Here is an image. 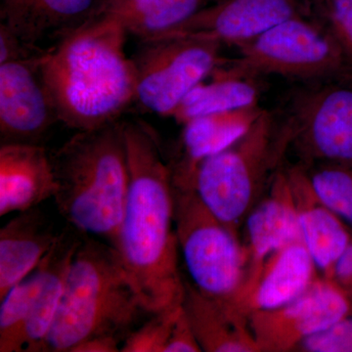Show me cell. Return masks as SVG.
<instances>
[{
  "instance_id": "cell-11",
  "label": "cell",
  "mask_w": 352,
  "mask_h": 352,
  "mask_svg": "<svg viewBox=\"0 0 352 352\" xmlns=\"http://www.w3.org/2000/svg\"><path fill=\"white\" fill-rule=\"evenodd\" d=\"M352 311V300L333 279L318 278L283 307L248 314L261 352L295 351L298 344Z\"/></svg>"
},
{
  "instance_id": "cell-12",
  "label": "cell",
  "mask_w": 352,
  "mask_h": 352,
  "mask_svg": "<svg viewBox=\"0 0 352 352\" xmlns=\"http://www.w3.org/2000/svg\"><path fill=\"white\" fill-rule=\"evenodd\" d=\"M307 10L308 0H223L210 8L200 9L156 38H192L236 45L284 21L305 16Z\"/></svg>"
},
{
  "instance_id": "cell-16",
  "label": "cell",
  "mask_w": 352,
  "mask_h": 352,
  "mask_svg": "<svg viewBox=\"0 0 352 352\" xmlns=\"http://www.w3.org/2000/svg\"><path fill=\"white\" fill-rule=\"evenodd\" d=\"M54 173L50 153L31 143L0 147V217L38 207L53 198Z\"/></svg>"
},
{
  "instance_id": "cell-5",
  "label": "cell",
  "mask_w": 352,
  "mask_h": 352,
  "mask_svg": "<svg viewBox=\"0 0 352 352\" xmlns=\"http://www.w3.org/2000/svg\"><path fill=\"white\" fill-rule=\"evenodd\" d=\"M289 141L285 118L263 110L235 142L197 164L190 185L208 210L239 234L281 168Z\"/></svg>"
},
{
  "instance_id": "cell-24",
  "label": "cell",
  "mask_w": 352,
  "mask_h": 352,
  "mask_svg": "<svg viewBox=\"0 0 352 352\" xmlns=\"http://www.w3.org/2000/svg\"><path fill=\"white\" fill-rule=\"evenodd\" d=\"M307 173L322 203L352 224V164H318Z\"/></svg>"
},
{
  "instance_id": "cell-17",
  "label": "cell",
  "mask_w": 352,
  "mask_h": 352,
  "mask_svg": "<svg viewBox=\"0 0 352 352\" xmlns=\"http://www.w3.org/2000/svg\"><path fill=\"white\" fill-rule=\"evenodd\" d=\"M298 210L302 241L324 277L333 268L352 239L344 220L315 194L305 166L287 168Z\"/></svg>"
},
{
  "instance_id": "cell-2",
  "label": "cell",
  "mask_w": 352,
  "mask_h": 352,
  "mask_svg": "<svg viewBox=\"0 0 352 352\" xmlns=\"http://www.w3.org/2000/svg\"><path fill=\"white\" fill-rule=\"evenodd\" d=\"M126 34L119 23L96 14L43 55L41 76L59 122L76 131H91L117 122L135 100Z\"/></svg>"
},
{
  "instance_id": "cell-27",
  "label": "cell",
  "mask_w": 352,
  "mask_h": 352,
  "mask_svg": "<svg viewBox=\"0 0 352 352\" xmlns=\"http://www.w3.org/2000/svg\"><path fill=\"white\" fill-rule=\"evenodd\" d=\"M323 23L352 62V0H322Z\"/></svg>"
},
{
  "instance_id": "cell-3",
  "label": "cell",
  "mask_w": 352,
  "mask_h": 352,
  "mask_svg": "<svg viewBox=\"0 0 352 352\" xmlns=\"http://www.w3.org/2000/svg\"><path fill=\"white\" fill-rule=\"evenodd\" d=\"M144 314H149L117 250L80 240L41 351L72 352L85 340L105 336L124 342Z\"/></svg>"
},
{
  "instance_id": "cell-4",
  "label": "cell",
  "mask_w": 352,
  "mask_h": 352,
  "mask_svg": "<svg viewBox=\"0 0 352 352\" xmlns=\"http://www.w3.org/2000/svg\"><path fill=\"white\" fill-rule=\"evenodd\" d=\"M53 199L69 224L113 243L129 190V162L122 122L78 131L50 154Z\"/></svg>"
},
{
  "instance_id": "cell-29",
  "label": "cell",
  "mask_w": 352,
  "mask_h": 352,
  "mask_svg": "<svg viewBox=\"0 0 352 352\" xmlns=\"http://www.w3.org/2000/svg\"><path fill=\"white\" fill-rule=\"evenodd\" d=\"M200 344L195 337L188 318L185 314L184 309L178 315L170 339L166 344L164 352H200Z\"/></svg>"
},
{
  "instance_id": "cell-10",
  "label": "cell",
  "mask_w": 352,
  "mask_h": 352,
  "mask_svg": "<svg viewBox=\"0 0 352 352\" xmlns=\"http://www.w3.org/2000/svg\"><path fill=\"white\" fill-rule=\"evenodd\" d=\"M289 148L307 164H352L351 82H314L293 97Z\"/></svg>"
},
{
  "instance_id": "cell-15",
  "label": "cell",
  "mask_w": 352,
  "mask_h": 352,
  "mask_svg": "<svg viewBox=\"0 0 352 352\" xmlns=\"http://www.w3.org/2000/svg\"><path fill=\"white\" fill-rule=\"evenodd\" d=\"M243 226L242 242L247 256L245 278L271 254L291 243L302 241L287 168L278 170L270 189L245 217Z\"/></svg>"
},
{
  "instance_id": "cell-18",
  "label": "cell",
  "mask_w": 352,
  "mask_h": 352,
  "mask_svg": "<svg viewBox=\"0 0 352 352\" xmlns=\"http://www.w3.org/2000/svg\"><path fill=\"white\" fill-rule=\"evenodd\" d=\"M98 9L96 0H1V23L23 43L41 48L82 27Z\"/></svg>"
},
{
  "instance_id": "cell-1",
  "label": "cell",
  "mask_w": 352,
  "mask_h": 352,
  "mask_svg": "<svg viewBox=\"0 0 352 352\" xmlns=\"http://www.w3.org/2000/svg\"><path fill=\"white\" fill-rule=\"evenodd\" d=\"M129 162V190L112 244L149 314L182 305L171 166L142 122H122Z\"/></svg>"
},
{
  "instance_id": "cell-31",
  "label": "cell",
  "mask_w": 352,
  "mask_h": 352,
  "mask_svg": "<svg viewBox=\"0 0 352 352\" xmlns=\"http://www.w3.org/2000/svg\"><path fill=\"white\" fill-rule=\"evenodd\" d=\"M120 339L116 337H97L85 340L72 352H117L120 351Z\"/></svg>"
},
{
  "instance_id": "cell-19",
  "label": "cell",
  "mask_w": 352,
  "mask_h": 352,
  "mask_svg": "<svg viewBox=\"0 0 352 352\" xmlns=\"http://www.w3.org/2000/svg\"><path fill=\"white\" fill-rule=\"evenodd\" d=\"M182 307L201 351L261 352L247 315L232 302L204 295L184 280Z\"/></svg>"
},
{
  "instance_id": "cell-23",
  "label": "cell",
  "mask_w": 352,
  "mask_h": 352,
  "mask_svg": "<svg viewBox=\"0 0 352 352\" xmlns=\"http://www.w3.org/2000/svg\"><path fill=\"white\" fill-rule=\"evenodd\" d=\"M206 80L185 96L171 117L184 124L210 113L258 105L259 89L254 78L226 75L215 67Z\"/></svg>"
},
{
  "instance_id": "cell-6",
  "label": "cell",
  "mask_w": 352,
  "mask_h": 352,
  "mask_svg": "<svg viewBox=\"0 0 352 352\" xmlns=\"http://www.w3.org/2000/svg\"><path fill=\"white\" fill-rule=\"evenodd\" d=\"M239 56L217 65L243 78L276 75L310 82H352V62L322 22L296 16L236 44Z\"/></svg>"
},
{
  "instance_id": "cell-30",
  "label": "cell",
  "mask_w": 352,
  "mask_h": 352,
  "mask_svg": "<svg viewBox=\"0 0 352 352\" xmlns=\"http://www.w3.org/2000/svg\"><path fill=\"white\" fill-rule=\"evenodd\" d=\"M332 279L352 300V239L333 268Z\"/></svg>"
},
{
  "instance_id": "cell-21",
  "label": "cell",
  "mask_w": 352,
  "mask_h": 352,
  "mask_svg": "<svg viewBox=\"0 0 352 352\" xmlns=\"http://www.w3.org/2000/svg\"><path fill=\"white\" fill-rule=\"evenodd\" d=\"M258 105L210 113L195 118L183 126L182 143L185 157L175 166L176 175L191 178L201 160L222 151L239 139L261 113Z\"/></svg>"
},
{
  "instance_id": "cell-22",
  "label": "cell",
  "mask_w": 352,
  "mask_h": 352,
  "mask_svg": "<svg viewBox=\"0 0 352 352\" xmlns=\"http://www.w3.org/2000/svg\"><path fill=\"white\" fill-rule=\"evenodd\" d=\"M203 0H107L98 15L119 23L127 34L150 41L175 29L200 10Z\"/></svg>"
},
{
  "instance_id": "cell-13",
  "label": "cell",
  "mask_w": 352,
  "mask_h": 352,
  "mask_svg": "<svg viewBox=\"0 0 352 352\" xmlns=\"http://www.w3.org/2000/svg\"><path fill=\"white\" fill-rule=\"evenodd\" d=\"M43 57L0 64L2 144H38L59 120L41 76L39 64Z\"/></svg>"
},
{
  "instance_id": "cell-8",
  "label": "cell",
  "mask_w": 352,
  "mask_h": 352,
  "mask_svg": "<svg viewBox=\"0 0 352 352\" xmlns=\"http://www.w3.org/2000/svg\"><path fill=\"white\" fill-rule=\"evenodd\" d=\"M78 243L71 234H60L38 267L1 298L0 352L41 351Z\"/></svg>"
},
{
  "instance_id": "cell-20",
  "label": "cell",
  "mask_w": 352,
  "mask_h": 352,
  "mask_svg": "<svg viewBox=\"0 0 352 352\" xmlns=\"http://www.w3.org/2000/svg\"><path fill=\"white\" fill-rule=\"evenodd\" d=\"M60 234L38 210L19 212L0 230V298L38 267Z\"/></svg>"
},
{
  "instance_id": "cell-7",
  "label": "cell",
  "mask_w": 352,
  "mask_h": 352,
  "mask_svg": "<svg viewBox=\"0 0 352 352\" xmlns=\"http://www.w3.org/2000/svg\"><path fill=\"white\" fill-rule=\"evenodd\" d=\"M173 193L178 245L192 284L204 295L232 302L247 272L239 234L208 210L191 186L173 183Z\"/></svg>"
},
{
  "instance_id": "cell-14",
  "label": "cell",
  "mask_w": 352,
  "mask_h": 352,
  "mask_svg": "<svg viewBox=\"0 0 352 352\" xmlns=\"http://www.w3.org/2000/svg\"><path fill=\"white\" fill-rule=\"evenodd\" d=\"M316 264L303 241L285 245L245 278L233 305L245 315L283 307L318 279Z\"/></svg>"
},
{
  "instance_id": "cell-25",
  "label": "cell",
  "mask_w": 352,
  "mask_h": 352,
  "mask_svg": "<svg viewBox=\"0 0 352 352\" xmlns=\"http://www.w3.org/2000/svg\"><path fill=\"white\" fill-rule=\"evenodd\" d=\"M182 305L153 314L142 326L132 331L122 342V352H164Z\"/></svg>"
},
{
  "instance_id": "cell-28",
  "label": "cell",
  "mask_w": 352,
  "mask_h": 352,
  "mask_svg": "<svg viewBox=\"0 0 352 352\" xmlns=\"http://www.w3.org/2000/svg\"><path fill=\"white\" fill-rule=\"evenodd\" d=\"M47 50L28 45L6 25H0V64L43 56Z\"/></svg>"
},
{
  "instance_id": "cell-9",
  "label": "cell",
  "mask_w": 352,
  "mask_h": 352,
  "mask_svg": "<svg viewBox=\"0 0 352 352\" xmlns=\"http://www.w3.org/2000/svg\"><path fill=\"white\" fill-rule=\"evenodd\" d=\"M132 58L136 99L150 112L173 116L177 106L221 61L217 41L164 38L142 41Z\"/></svg>"
},
{
  "instance_id": "cell-26",
  "label": "cell",
  "mask_w": 352,
  "mask_h": 352,
  "mask_svg": "<svg viewBox=\"0 0 352 352\" xmlns=\"http://www.w3.org/2000/svg\"><path fill=\"white\" fill-rule=\"evenodd\" d=\"M296 351L352 352V311L330 327L302 340Z\"/></svg>"
}]
</instances>
